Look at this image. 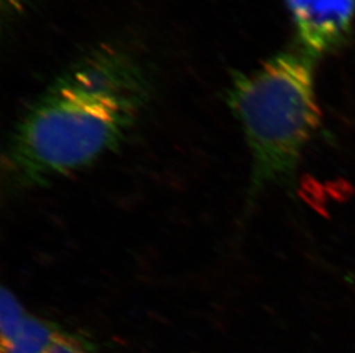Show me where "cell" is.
I'll return each mask as SVG.
<instances>
[{
	"mask_svg": "<svg viewBox=\"0 0 355 353\" xmlns=\"http://www.w3.org/2000/svg\"><path fill=\"white\" fill-rule=\"evenodd\" d=\"M44 353H89L82 341L76 337L57 332Z\"/></svg>",
	"mask_w": 355,
	"mask_h": 353,
	"instance_id": "6",
	"label": "cell"
},
{
	"mask_svg": "<svg viewBox=\"0 0 355 353\" xmlns=\"http://www.w3.org/2000/svg\"><path fill=\"white\" fill-rule=\"evenodd\" d=\"M55 334L43 320L27 316L17 335L1 345V353H44Z\"/></svg>",
	"mask_w": 355,
	"mask_h": 353,
	"instance_id": "4",
	"label": "cell"
},
{
	"mask_svg": "<svg viewBox=\"0 0 355 353\" xmlns=\"http://www.w3.org/2000/svg\"><path fill=\"white\" fill-rule=\"evenodd\" d=\"M228 105L251 155L248 209L272 187L293 188L306 147L321 127L313 57L278 53L236 77Z\"/></svg>",
	"mask_w": 355,
	"mask_h": 353,
	"instance_id": "2",
	"label": "cell"
},
{
	"mask_svg": "<svg viewBox=\"0 0 355 353\" xmlns=\"http://www.w3.org/2000/svg\"><path fill=\"white\" fill-rule=\"evenodd\" d=\"M295 33L309 57L328 53L349 34L355 0H285Z\"/></svg>",
	"mask_w": 355,
	"mask_h": 353,
	"instance_id": "3",
	"label": "cell"
},
{
	"mask_svg": "<svg viewBox=\"0 0 355 353\" xmlns=\"http://www.w3.org/2000/svg\"><path fill=\"white\" fill-rule=\"evenodd\" d=\"M28 314L24 305L10 290L3 287L1 289V307H0V326H1V345L10 342L20 329L21 325Z\"/></svg>",
	"mask_w": 355,
	"mask_h": 353,
	"instance_id": "5",
	"label": "cell"
},
{
	"mask_svg": "<svg viewBox=\"0 0 355 353\" xmlns=\"http://www.w3.org/2000/svg\"><path fill=\"white\" fill-rule=\"evenodd\" d=\"M148 97L134 59L112 47L94 51L58 77L17 123L3 152L8 185H46L116 150Z\"/></svg>",
	"mask_w": 355,
	"mask_h": 353,
	"instance_id": "1",
	"label": "cell"
}]
</instances>
